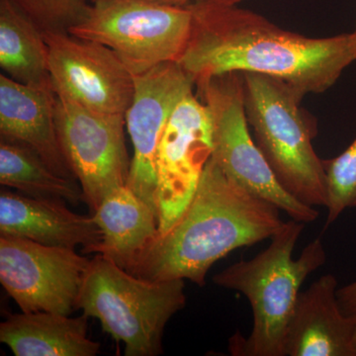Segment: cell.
<instances>
[{
    "mask_svg": "<svg viewBox=\"0 0 356 356\" xmlns=\"http://www.w3.org/2000/svg\"><path fill=\"white\" fill-rule=\"evenodd\" d=\"M191 38L179 64L194 83L227 72L276 77L304 95L325 92L356 60L353 33L309 38L254 11L206 0L186 4Z\"/></svg>",
    "mask_w": 356,
    "mask_h": 356,
    "instance_id": "1",
    "label": "cell"
},
{
    "mask_svg": "<svg viewBox=\"0 0 356 356\" xmlns=\"http://www.w3.org/2000/svg\"><path fill=\"white\" fill-rule=\"evenodd\" d=\"M280 211L229 179L211 158L191 202L168 231L158 234L131 273L204 286L215 262L271 238L284 224Z\"/></svg>",
    "mask_w": 356,
    "mask_h": 356,
    "instance_id": "2",
    "label": "cell"
},
{
    "mask_svg": "<svg viewBox=\"0 0 356 356\" xmlns=\"http://www.w3.org/2000/svg\"><path fill=\"white\" fill-rule=\"evenodd\" d=\"M304 228V222L293 219L284 222L266 250L250 261L232 264L213 277L218 286L245 295L254 314L250 336H234L229 341L232 355L285 356V336L300 289L327 259L320 238L309 243L298 259H293Z\"/></svg>",
    "mask_w": 356,
    "mask_h": 356,
    "instance_id": "3",
    "label": "cell"
},
{
    "mask_svg": "<svg viewBox=\"0 0 356 356\" xmlns=\"http://www.w3.org/2000/svg\"><path fill=\"white\" fill-rule=\"evenodd\" d=\"M242 74L248 125L278 181L301 202L325 207L327 173L313 146L317 122L301 106L306 95L276 77Z\"/></svg>",
    "mask_w": 356,
    "mask_h": 356,
    "instance_id": "4",
    "label": "cell"
},
{
    "mask_svg": "<svg viewBox=\"0 0 356 356\" xmlns=\"http://www.w3.org/2000/svg\"><path fill=\"white\" fill-rule=\"evenodd\" d=\"M184 280L138 277L98 254L86 271L76 310L98 318L102 330L125 344L126 356L163 353L165 325L186 304Z\"/></svg>",
    "mask_w": 356,
    "mask_h": 356,
    "instance_id": "5",
    "label": "cell"
},
{
    "mask_svg": "<svg viewBox=\"0 0 356 356\" xmlns=\"http://www.w3.org/2000/svg\"><path fill=\"white\" fill-rule=\"evenodd\" d=\"M191 26L192 13L186 6L95 0L88 15L67 32L108 47L137 76L165 63L179 62Z\"/></svg>",
    "mask_w": 356,
    "mask_h": 356,
    "instance_id": "6",
    "label": "cell"
},
{
    "mask_svg": "<svg viewBox=\"0 0 356 356\" xmlns=\"http://www.w3.org/2000/svg\"><path fill=\"white\" fill-rule=\"evenodd\" d=\"M213 125L212 158L225 175L257 197L273 204L295 221H316L318 212L283 188L261 149L250 136L243 74L233 72L195 83Z\"/></svg>",
    "mask_w": 356,
    "mask_h": 356,
    "instance_id": "7",
    "label": "cell"
},
{
    "mask_svg": "<svg viewBox=\"0 0 356 356\" xmlns=\"http://www.w3.org/2000/svg\"><path fill=\"white\" fill-rule=\"evenodd\" d=\"M56 125L83 202L95 212L110 193L128 184L131 161L124 133L125 115L98 113L57 96Z\"/></svg>",
    "mask_w": 356,
    "mask_h": 356,
    "instance_id": "8",
    "label": "cell"
},
{
    "mask_svg": "<svg viewBox=\"0 0 356 356\" xmlns=\"http://www.w3.org/2000/svg\"><path fill=\"white\" fill-rule=\"evenodd\" d=\"M89 264L76 250L0 234V282L24 313L70 316Z\"/></svg>",
    "mask_w": 356,
    "mask_h": 356,
    "instance_id": "9",
    "label": "cell"
},
{
    "mask_svg": "<svg viewBox=\"0 0 356 356\" xmlns=\"http://www.w3.org/2000/svg\"><path fill=\"white\" fill-rule=\"evenodd\" d=\"M54 92L91 111L126 115L135 76L113 50L67 31H43Z\"/></svg>",
    "mask_w": 356,
    "mask_h": 356,
    "instance_id": "10",
    "label": "cell"
},
{
    "mask_svg": "<svg viewBox=\"0 0 356 356\" xmlns=\"http://www.w3.org/2000/svg\"><path fill=\"white\" fill-rule=\"evenodd\" d=\"M212 154L209 110L192 92L175 107L156 152L159 234L168 231L191 202Z\"/></svg>",
    "mask_w": 356,
    "mask_h": 356,
    "instance_id": "11",
    "label": "cell"
},
{
    "mask_svg": "<svg viewBox=\"0 0 356 356\" xmlns=\"http://www.w3.org/2000/svg\"><path fill=\"white\" fill-rule=\"evenodd\" d=\"M135 76V95L126 112L134 147L128 186L158 214L156 159L159 140L178 103L195 83L177 62L156 65Z\"/></svg>",
    "mask_w": 356,
    "mask_h": 356,
    "instance_id": "12",
    "label": "cell"
},
{
    "mask_svg": "<svg viewBox=\"0 0 356 356\" xmlns=\"http://www.w3.org/2000/svg\"><path fill=\"white\" fill-rule=\"evenodd\" d=\"M0 234L92 254L102 242L95 218L72 212L62 199L33 197L20 192L0 193Z\"/></svg>",
    "mask_w": 356,
    "mask_h": 356,
    "instance_id": "13",
    "label": "cell"
},
{
    "mask_svg": "<svg viewBox=\"0 0 356 356\" xmlns=\"http://www.w3.org/2000/svg\"><path fill=\"white\" fill-rule=\"evenodd\" d=\"M337 292L332 274L300 292L285 336V356H355V316L341 311Z\"/></svg>",
    "mask_w": 356,
    "mask_h": 356,
    "instance_id": "14",
    "label": "cell"
},
{
    "mask_svg": "<svg viewBox=\"0 0 356 356\" xmlns=\"http://www.w3.org/2000/svg\"><path fill=\"white\" fill-rule=\"evenodd\" d=\"M51 88L20 83L0 74V135L31 147L60 177L76 180L58 142Z\"/></svg>",
    "mask_w": 356,
    "mask_h": 356,
    "instance_id": "15",
    "label": "cell"
},
{
    "mask_svg": "<svg viewBox=\"0 0 356 356\" xmlns=\"http://www.w3.org/2000/svg\"><path fill=\"white\" fill-rule=\"evenodd\" d=\"M102 242L92 252L132 273L159 234V216L128 186L110 193L93 212Z\"/></svg>",
    "mask_w": 356,
    "mask_h": 356,
    "instance_id": "16",
    "label": "cell"
},
{
    "mask_svg": "<svg viewBox=\"0 0 356 356\" xmlns=\"http://www.w3.org/2000/svg\"><path fill=\"white\" fill-rule=\"evenodd\" d=\"M88 320L84 314H9L0 325V341L16 356H95L100 343L88 337Z\"/></svg>",
    "mask_w": 356,
    "mask_h": 356,
    "instance_id": "17",
    "label": "cell"
},
{
    "mask_svg": "<svg viewBox=\"0 0 356 356\" xmlns=\"http://www.w3.org/2000/svg\"><path fill=\"white\" fill-rule=\"evenodd\" d=\"M0 67L18 83L53 88L43 31L11 0H0Z\"/></svg>",
    "mask_w": 356,
    "mask_h": 356,
    "instance_id": "18",
    "label": "cell"
},
{
    "mask_svg": "<svg viewBox=\"0 0 356 356\" xmlns=\"http://www.w3.org/2000/svg\"><path fill=\"white\" fill-rule=\"evenodd\" d=\"M0 184L33 197L83 201L76 180L57 175L31 147L14 140L0 142Z\"/></svg>",
    "mask_w": 356,
    "mask_h": 356,
    "instance_id": "19",
    "label": "cell"
},
{
    "mask_svg": "<svg viewBox=\"0 0 356 356\" xmlns=\"http://www.w3.org/2000/svg\"><path fill=\"white\" fill-rule=\"evenodd\" d=\"M327 181V210L325 229L341 213L356 207V138L343 154L324 161Z\"/></svg>",
    "mask_w": 356,
    "mask_h": 356,
    "instance_id": "20",
    "label": "cell"
},
{
    "mask_svg": "<svg viewBox=\"0 0 356 356\" xmlns=\"http://www.w3.org/2000/svg\"><path fill=\"white\" fill-rule=\"evenodd\" d=\"M42 31H69L88 15V0H11Z\"/></svg>",
    "mask_w": 356,
    "mask_h": 356,
    "instance_id": "21",
    "label": "cell"
},
{
    "mask_svg": "<svg viewBox=\"0 0 356 356\" xmlns=\"http://www.w3.org/2000/svg\"><path fill=\"white\" fill-rule=\"evenodd\" d=\"M337 301L346 315L356 316V281L337 289Z\"/></svg>",
    "mask_w": 356,
    "mask_h": 356,
    "instance_id": "22",
    "label": "cell"
},
{
    "mask_svg": "<svg viewBox=\"0 0 356 356\" xmlns=\"http://www.w3.org/2000/svg\"><path fill=\"white\" fill-rule=\"evenodd\" d=\"M149 1L170 4V6H184L191 2L197 1V0H149ZM206 1L214 2V3L222 4V6H238L245 0H206Z\"/></svg>",
    "mask_w": 356,
    "mask_h": 356,
    "instance_id": "23",
    "label": "cell"
},
{
    "mask_svg": "<svg viewBox=\"0 0 356 356\" xmlns=\"http://www.w3.org/2000/svg\"><path fill=\"white\" fill-rule=\"evenodd\" d=\"M353 353H355V356H356V316H355V331H353Z\"/></svg>",
    "mask_w": 356,
    "mask_h": 356,
    "instance_id": "24",
    "label": "cell"
},
{
    "mask_svg": "<svg viewBox=\"0 0 356 356\" xmlns=\"http://www.w3.org/2000/svg\"><path fill=\"white\" fill-rule=\"evenodd\" d=\"M353 34L355 35V37H356V24H355V31H353Z\"/></svg>",
    "mask_w": 356,
    "mask_h": 356,
    "instance_id": "25",
    "label": "cell"
},
{
    "mask_svg": "<svg viewBox=\"0 0 356 356\" xmlns=\"http://www.w3.org/2000/svg\"><path fill=\"white\" fill-rule=\"evenodd\" d=\"M89 1L91 2V3H92L93 1H95V0H89Z\"/></svg>",
    "mask_w": 356,
    "mask_h": 356,
    "instance_id": "26",
    "label": "cell"
}]
</instances>
